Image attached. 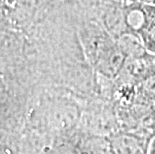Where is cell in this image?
Masks as SVG:
<instances>
[{
	"label": "cell",
	"instance_id": "6da1fadb",
	"mask_svg": "<svg viewBox=\"0 0 155 154\" xmlns=\"http://www.w3.org/2000/svg\"><path fill=\"white\" fill-rule=\"evenodd\" d=\"M127 54L121 48L118 42L109 41L98 52L92 61L100 74L107 78H115L123 70L127 61Z\"/></svg>",
	"mask_w": 155,
	"mask_h": 154
},
{
	"label": "cell",
	"instance_id": "7a4b0ae2",
	"mask_svg": "<svg viewBox=\"0 0 155 154\" xmlns=\"http://www.w3.org/2000/svg\"><path fill=\"white\" fill-rule=\"evenodd\" d=\"M108 143L113 154H147L148 144L146 145L141 137L131 133L113 134Z\"/></svg>",
	"mask_w": 155,
	"mask_h": 154
},
{
	"label": "cell",
	"instance_id": "3957f363",
	"mask_svg": "<svg viewBox=\"0 0 155 154\" xmlns=\"http://www.w3.org/2000/svg\"><path fill=\"white\" fill-rule=\"evenodd\" d=\"M143 7L144 22L137 35L142 41L146 51L155 54V4L143 3Z\"/></svg>",
	"mask_w": 155,
	"mask_h": 154
},
{
	"label": "cell",
	"instance_id": "277c9868",
	"mask_svg": "<svg viewBox=\"0 0 155 154\" xmlns=\"http://www.w3.org/2000/svg\"><path fill=\"white\" fill-rule=\"evenodd\" d=\"M142 90L144 93L155 100V73L148 75L142 82Z\"/></svg>",
	"mask_w": 155,
	"mask_h": 154
},
{
	"label": "cell",
	"instance_id": "5b68a950",
	"mask_svg": "<svg viewBox=\"0 0 155 154\" xmlns=\"http://www.w3.org/2000/svg\"><path fill=\"white\" fill-rule=\"evenodd\" d=\"M147 154H155V134L150 141L148 142V148H147Z\"/></svg>",
	"mask_w": 155,
	"mask_h": 154
}]
</instances>
